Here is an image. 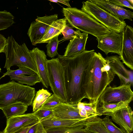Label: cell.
Segmentation results:
<instances>
[{
  "mask_svg": "<svg viewBox=\"0 0 133 133\" xmlns=\"http://www.w3.org/2000/svg\"><path fill=\"white\" fill-rule=\"evenodd\" d=\"M51 2L55 3H60L64 4L68 7V8L71 7L69 3V0H49Z\"/></svg>",
  "mask_w": 133,
  "mask_h": 133,
  "instance_id": "f35d334b",
  "label": "cell"
},
{
  "mask_svg": "<svg viewBox=\"0 0 133 133\" xmlns=\"http://www.w3.org/2000/svg\"><path fill=\"white\" fill-rule=\"evenodd\" d=\"M96 116L89 118L85 127L89 131L93 133H110L101 121V119Z\"/></svg>",
  "mask_w": 133,
  "mask_h": 133,
  "instance_id": "7402d4cb",
  "label": "cell"
},
{
  "mask_svg": "<svg viewBox=\"0 0 133 133\" xmlns=\"http://www.w3.org/2000/svg\"><path fill=\"white\" fill-rule=\"evenodd\" d=\"M35 73L32 70L26 68H19V69L15 70H12L10 69L7 70V71L0 78V80L6 76H18L25 75H30Z\"/></svg>",
  "mask_w": 133,
  "mask_h": 133,
  "instance_id": "f546056e",
  "label": "cell"
},
{
  "mask_svg": "<svg viewBox=\"0 0 133 133\" xmlns=\"http://www.w3.org/2000/svg\"><path fill=\"white\" fill-rule=\"evenodd\" d=\"M58 15L37 17L32 22L27 34L32 45H36L42 38L51 24L58 19Z\"/></svg>",
  "mask_w": 133,
  "mask_h": 133,
  "instance_id": "9c48e42d",
  "label": "cell"
},
{
  "mask_svg": "<svg viewBox=\"0 0 133 133\" xmlns=\"http://www.w3.org/2000/svg\"><path fill=\"white\" fill-rule=\"evenodd\" d=\"M122 42L121 60L131 70H133V29L127 25L122 32Z\"/></svg>",
  "mask_w": 133,
  "mask_h": 133,
  "instance_id": "8fae6325",
  "label": "cell"
},
{
  "mask_svg": "<svg viewBox=\"0 0 133 133\" xmlns=\"http://www.w3.org/2000/svg\"><path fill=\"white\" fill-rule=\"evenodd\" d=\"M94 3L121 21L125 19L132 21L133 12L129 10L114 5L108 0H91Z\"/></svg>",
  "mask_w": 133,
  "mask_h": 133,
  "instance_id": "9a60e30c",
  "label": "cell"
},
{
  "mask_svg": "<svg viewBox=\"0 0 133 133\" xmlns=\"http://www.w3.org/2000/svg\"><path fill=\"white\" fill-rule=\"evenodd\" d=\"M47 75L49 86L53 94L62 102L67 101L64 70L58 58L48 60L46 62Z\"/></svg>",
  "mask_w": 133,
  "mask_h": 133,
  "instance_id": "52a82bcc",
  "label": "cell"
},
{
  "mask_svg": "<svg viewBox=\"0 0 133 133\" xmlns=\"http://www.w3.org/2000/svg\"><path fill=\"white\" fill-rule=\"evenodd\" d=\"M88 133H93L90 132L89 131Z\"/></svg>",
  "mask_w": 133,
  "mask_h": 133,
  "instance_id": "b9f144b4",
  "label": "cell"
},
{
  "mask_svg": "<svg viewBox=\"0 0 133 133\" xmlns=\"http://www.w3.org/2000/svg\"><path fill=\"white\" fill-rule=\"evenodd\" d=\"M97 47L107 55L110 53L117 54L120 55L122 42V32L117 33L110 31V33L97 38Z\"/></svg>",
  "mask_w": 133,
  "mask_h": 133,
  "instance_id": "30bf717a",
  "label": "cell"
},
{
  "mask_svg": "<svg viewBox=\"0 0 133 133\" xmlns=\"http://www.w3.org/2000/svg\"><path fill=\"white\" fill-rule=\"evenodd\" d=\"M115 75L105 59L100 53L94 52L84 71L83 82L82 87L89 103L98 101Z\"/></svg>",
  "mask_w": 133,
  "mask_h": 133,
  "instance_id": "7a4b0ae2",
  "label": "cell"
},
{
  "mask_svg": "<svg viewBox=\"0 0 133 133\" xmlns=\"http://www.w3.org/2000/svg\"><path fill=\"white\" fill-rule=\"evenodd\" d=\"M129 104L128 102H123L117 103H110L98 101L96 110L99 116L102 115L111 116L114 112L127 107Z\"/></svg>",
  "mask_w": 133,
  "mask_h": 133,
  "instance_id": "44dd1931",
  "label": "cell"
},
{
  "mask_svg": "<svg viewBox=\"0 0 133 133\" xmlns=\"http://www.w3.org/2000/svg\"><path fill=\"white\" fill-rule=\"evenodd\" d=\"M78 31L79 30H77L75 31L72 27L66 24L61 32L63 36L61 40H70L75 37Z\"/></svg>",
  "mask_w": 133,
  "mask_h": 133,
  "instance_id": "d6a6232c",
  "label": "cell"
},
{
  "mask_svg": "<svg viewBox=\"0 0 133 133\" xmlns=\"http://www.w3.org/2000/svg\"><path fill=\"white\" fill-rule=\"evenodd\" d=\"M81 10L88 14L110 31L117 33L122 32L127 25L121 21L105 11L90 0L82 2Z\"/></svg>",
  "mask_w": 133,
  "mask_h": 133,
  "instance_id": "8992f818",
  "label": "cell"
},
{
  "mask_svg": "<svg viewBox=\"0 0 133 133\" xmlns=\"http://www.w3.org/2000/svg\"><path fill=\"white\" fill-rule=\"evenodd\" d=\"M62 12L68 26L90 34L96 38L107 35L110 31L90 15L76 8H63Z\"/></svg>",
  "mask_w": 133,
  "mask_h": 133,
  "instance_id": "3957f363",
  "label": "cell"
},
{
  "mask_svg": "<svg viewBox=\"0 0 133 133\" xmlns=\"http://www.w3.org/2000/svg\"><path fill=\"white\" fill-rule=\"evenodd\" d=\"M52 110L53 116L58 119H81L89 118L83 117L80 116L77 104H71L62 102L54 108Z\"/></svg>",
  "mask_w": 133,
  "mask_h": 133,
  "instance_id": "e0dca14e",
  "label": "cell"
},
{
  "mask_svg": "<svg viewBox=\"0 0 133 133\" xmlns=\"http://www.w3.org/2000/svg\"><path fill=\"white\" fill-rule=\"evenodd\" d=\"M32 125H28L22 128L13 133H27ZM0 133H1L0 132Z\"/></svg>",
  "mask_w": 133,
  "mask_h": 133,
  "instance_id": "74e56055",
  "label": "cell"
},
{
  "mask_svg": "<svg viewBox=\"0 0 133 133\" xmlns=\"http://www.w3.org/2000/svg\"><path fill=\"white\" fill-rule=\"evenodd\" d=\"M101 121L110 133H126L120 128L116 126L111 121L109 116L101 119Z\"/></svg>",
  "mask_w": 133,
  "mask_h": 133,
  "instance_id": "1f68e13d",
  "label": "cell"
},
{
  "mask_svg": "<svg viewBox=\"0 0 133 133\" xmlns=\"http://www.w3.org/2000/svg\"><path fill=\"white\" fill-rule=\"evenodd\" d=\"M5 53L6 61L4 68L8 70L13 65L26 68L38 74L35 63L25 44L19 45L12 35L8 37Z\"/></svg>",
  "mask_w": 133,
  "mask_h": 133,
  "instance_id": "5b68a950",
  "label": "cell"
},
{
  "mask_svg": "<svg viewBox=\"0 0 133 133\" xmlns=\"http://www.w3.org/2000/svg\"><path fill=\"white\" fill-rule=\"evenodd\" d=\"M1 68L0 67V73L1 72Z\"/></svg>",
  "mask_w": 133,
  "mask_h": 133,
  "instance_id": "60d3db41",
  "label": "cell"
},
{
  "mask_svg": "<svg viewBox=\"0 0 133 133\" xmlns=\"http://www.w3.org/2000/svg\"><path fill=\"white\" fill-rule=\"evenodd\" d=\"M62 102L61 99L53 94L46 99L40 108L43 109L52 110Z\"/></svg>",
  "mask_w": 133,
  "mask_h": 133,
  "instance_id": "4dcf8cb0",
  "label": "cell"
},
{
  "mask_svg": "<svg viewBox=\"0 0 133 133\" xmlns=\"http://www.w3.org/2000/svg\"><path fill=\"white\" fill-rule=\"evenodd\" d=\"M38 122L32 113L11 117L7 119L6 127L1 133H13L27 126Z\"/></svg>",
  "mask_w": 133,
  "mask_h": 133,
  "instance_id": "4fadbf2b",
  "label": "cell"
},
{
  "mask_svg": "<svg viewBox=\"0 0 133 133\" xmlns=\"http://www.w3.org/2000/svg\"><path fill=\"white\" fill-rule=\"evenodd\" d=\"M52 94L48 90L43 88L37 91L31 104L33 112H35L40 108L46 99Z\"/></svg>",
  "mask_w": 133,
  "mask_h": 133,
  "instance_id": "484cf974",
  "label": "cell"
},
{
  "mask_svg": "<svg viewBox=\"0 0 133 133\" xmlns=\"http://www.w3.org/2000/svg\"><path fill=\"white\" fill-rule=\"evenodd\" d=\"M109 1L114 5L119 6H124L132 9H133L132 0H108Z\"/></svg>",
  "mask_w": 133,
  "mask_h": 133,
  "instance_id": "e575fe53",
  "label": "cell"
},
{
  "mask_svg": "<svg viewBox=\"0 0 133 133\" xmlns=\"http://www.w3.org/2000/svg\"><path fill=\"white\" fill-rule=\"evenodd\" d=\"M95 52L85 50L77 55L68 57L58 54V58L63 68L66 93V103H78L87 98L82 87L84 73Z\"/></svg>",
  "mask_w": 133,
  "mask_h": 133,
  "instance_id": "6da1fadb",
  "label": "cell"
},
{
  "mask_svg": "<svg viewBox=\"0 0 133 133\" xmlns=\"http://www.w3.org/2000/svg\"><path fill=\"white\" fill-rule=\"evenodd\" d=\"M39 122V121H38ZM38 122L31 125L27 133H35Z\"/></svg>",
  "mask_w": 133,
  "mask_h": 133,
  "instance_id": "ab89813d",
  "label": "cell"
},
{
  "mask_svg": "<svg viewBox=\"0 0 133 133\" xmlns=\"http://www.w3.org/2000/svg\"><path fill=\"white\" fill-rule=\"evenodd\" d=\"M33 115L38 119V121L42 119L53 116L52 109H45L40 108L32 113Z\"/></svg>",
  "mask_w": 133,
  "mask_h": 133,
  "instance_id": "836d02e7",
  "label": "cell"
},
{
  "mask_svg": "<svg viewBox=\"0 0 133 133\" xmlns=\"http://www.w3.org/2000/svg\"><path fill=\"white\" fill-rule=\"evenodd\" d=\"M98 102V101L89 103L85 102H78L77 104V107L80 116L84 118L99 116V114L96 110Z\"/></svg>",
  "mask_w": 133,
  "mask_h": 133,
  "instance_id": "603a6c76",
  "label": "cell"
},
{
  "mask_svg": "<svg viewBox=\"0 0 133 133\" xmlns=\"http://www.w3.org/2000/svg\"><path fill=\"white\" fill-rule=\"evenodd\" d=\"M66 24L65 19H60L55 21L49 27L42 38L37 42L40 43H48L54 37L59 35Z\"/></svg>",
  "mask_w": 133,
  "mask_h": 133,
  "instance_id": "ffe728a7",
  "label": "cell"
},
{
  "mask_svg": "<svg viewBox=\"0 0 133 133\" xmlns=\"http://www.w3.org/2000/svg\"><path fill=\"white\" fill-rule=\"evenodd\" d=\"M14 17L10 12L4 10L0 11V30L6 29L15 22Z\"/></svg>",
  "mask_w": 133,
  "mask_h": 133,
  "instance_id": "83f0119b",
  "label": "cell"
},
{
  "mask_svg": "<svg viewBox=\"0 0 133 133\" xmlns=\"http://www.w3.org/2000/svg\"><path fill=\"white\" fill-rule=\"evenodd\" d=\"M130 84L116 87L107 86L100 96L98 101L110 103L123 102L130 103L133 100V92Z\"/></svg>",
  "mask_w": 133,
  "mask_h": 133,
  "instance_id": "ba28073f",
  "label": "cell"
},
{
  "mask_svg": "<svg viewBox=\"0 0 133 133\" xmlns=\"http://www.w3.org/2000/svg\"><path fill=\"white\" fill-rule=\"evenodd\" d=\"M88 34L84 32L81 33L79 30L75 37L70 40L63 55L68 57H72L85 51Z\"/></svg>",
  "mask_w": 133,
  "mask_h": 133,
  "instance_id": "ac0fdd59",
  "label": "cell"
},
{
  "mask_svg": "<svg viewBox=\"0 0 133 133\" xmlns=\"http://www.w3.org/2000/svg\"><path fill=\"white\" fill-rule=\"evenodd\" d=\"M9 77L11 80H14L22 84H25L30 86H33L36 83L41 82L38 74L36 73L29 76L21 75L9 76Z\"/></svg>",
  "mask_w": 133,
  "mask_h": 133,
  "instance_id": "4316f807",
  "label": "cell"
},
{
  "mask_svg": "<svg viewBox=\"0 0 133 133\" xmlns=\"http://www.w3.org/2000/svg\"><path fill=\"white\" fill-rule=\"evenodd\" d=\"M7 43V39L0 34V53H5Z\"/></svg>",
  "mask_w": 133,
  "mask_h": 133,
  "instance_id": "d590c367",
  "label": "cell"
},
{
  "mask_svg": "<svg viewBox=\"0 0 133 133\" xmlns=\"http://www.w3.org/2000/svg\"><path fill=\"white\" fill-rule=\"evenodd\" d=\"M105 59L110 66L111 70L119 78L121 85L130 84L132 85L133 74L132 71L126 69L123 63L118 55L107 56Z\"/></svg>",
  "mask_w": 133,
  "mask_h": 133,
  "instance_id": "7c38bea8",
  "label": "cell"
},
{
  "mask_svg": "<svg viewBox=\"0 0 133 133\" xmlns=\"http://www.w3.org/2000/svg\"><path fill=\"white\" fill-rule=\"evenodd\" d=\"M30 52L36 65L41 82L44 87L48 88L49 84L47 75L46 56L43 51L37 47L34 48Z\"/></svg>",
  "mask_w": 133,
  "mask_h": 133,
  "instance_id": "2e32d148",
  "label": "cell"
},
{
  "mask_svg": "<svg viewBox=\"0 0 133 133\" xmlns=\"http://www.w3.org/2000/svg\"><path fill=\"white\" fill-rule=\"evenodd\" d=\"M28 106L21 103L11 105L2 110L7 119L14 116L24 114L27 110Z\"/></svg>",
  "mask_w": 133,
  "mask_h": 133,
  "instance_id": "cb8c5ba5",
  "label": "cell"
},
{
  "mask_svg": "<svg viewBox=\"0 0 133 133\" xmlns=\"http://www.w3.org/2000/svg\"><path fill=\"white\" fill-rule=\"evenodd\" d=\"M84 125L71 127H57L46 130L47 133H88Z\"/></svg>",
  "mask_w": 133,
  "mask_h": 133,
  "instance_id": "d4e9b609",
  "label": "cell"
},
{
  "mask_svg": "<svg viewBox=\"0 0 133 133\" xmlns=\"http://www.w3.org/2000/svg\"><path fill=\"white\" fill-rule=\"evenodd\" d=\"M112 120L119 126L126 133H131L133 130V111L127 107L119 109L110 116Z\"/></svg>",
  "mask_w": 133,
  "mask_h": 133,
  "instance_id": "5bb4252c",
  "label": "cell"
},
{
  "mask_svg": "<svg viewBox=\"0 0 133 133\" xmlns=\"http://www.w3.org/2000/svg\"><path fill=\"white\" fill-rule=\"evenodd\" d=\"M59 35H57L51 38L46 46L47 55L52 58L58 54L57 48L59 42L58 38Z\"/></svg>",
  "mask_w": 133,
  "mask_h": 133,
  "instance_id": "f1b7e54d",
  "label": "cell"
},
{
  "mask_svg": "<svg viewBox=\"0 0 133 133\" xmlns=\"http://www.w3.org/2000/svg\"><path fill=\"white\" fill-rule=\"evenodd\" d=\"M35 133H47L40 121L38 122Z\"/></svg>",
  "mask_w": 133,
  "mask_h": 133,
  "instance_id": "8d00e7d4",
  "label": "cell"
},
{
  "mask_svg": "<svg viewBox=\"0 0 133 133\" xmlns=\"http://www.w3.org/2000/svg\"><path fill=\"white\" fill-rule=\"evenodd\" d=\"M34 88L13 80L0 85V109L16 103L32 104L35 95Z\"/></svg>",
  "mask_w": 133,
  "mask_h": 133,
  "instance_id": "277c9868",
  "label": "cell"
},
{
  "mask_svg": "<svg viewBox=\"0 0 133 133\" xmlns=\"http://www.w3.org/2000/svg\"><path fill=\"white\" fill-rule=\"evenodd\" d=\"M90 117L81 119H61L55 118L53 116L43 119L40 121L46 130L54 127L85 125L88 119Z\"/></svg>",
  "mask_w": 133,
  "mask_h": 133,
  "instance_id": "d6986e66",
  "label": "cell"
}]
</instances>
